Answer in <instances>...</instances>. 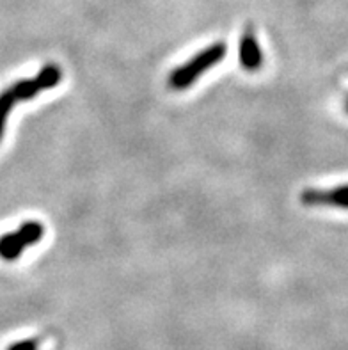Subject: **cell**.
<instances>
[{"instance_id": "1", "label": "cell", "mask_w": 348, "mask_h": 350, "mask_svg": "<svg viewBox=\"0 0 348 350\" xmlns=\"http://www.w3.org/2000/svg\"><path fill=\"white\" fill-rule=\"evenodd\" d=\"M226 52H228V46H226L224 41H217V43L198 52L190 61H187L185 64H181L169 73V88L174 89V91L189 89L203 73L219 64L226 57Z\"/></svg>"}, {"instance_id": "2", "label": "cell", "mask_w": 348, "mask_h": 350, "mask_svg": "<svg viewBox=\"0 0 348 350\" xmlns=\"http://www.w3.org/2000/svg\"><path fill=\"white\" fill-rule=\"evenodd\" d=\"M44 235V226L40 221H25L16 231L0 237V258L13 262L22 256L27 245L38 244Z\"/></svg>"}, {"instance_id": "3", "label": "cell", "mask_w": 348, "mask_h": 350, "mask_svg": "<svg viewBox=\"0 0 348 350\" xmlns=\"http://www.w3.org/2000/svg\"><path fill=\"white\" fill-rule=\"evenodd\" d=\"M62 80V70L53 64V62H49L44 64L38 75L34 79H22L14 82L13 85H9L13 96L16 98V102H27V100H32L36 98V94L41 93V91H46V89H53L55 85H59V82Z\"/></svg>"}, {"instance_id": "4", "label": "cell", "mask_w": 348, "mask_h": 350, "mask_svg": "<svg viewBox=\"0 0 348 350\" xmlns=\"http://www.w3.org/2000/svg\"><path fill=\"white\" fill-rule=\"evenodd\" d=\"M300 203L304 206H332L348 210V185L332 189H306L300 192Z\"/></svg>"}, {"instance_id": "5", "label": "cell", "mask_w": 348, "mask_h": 350, "mask_svg": "<svg viewBox=\"0 0 348 350\" xmlns=\"http://www.w3.org/2000/svg\"><path fill=\"white\" fill-rule=\"evenodd\" d=\"M238 61L245 71H258L263 66V52L251 25L240 36L238 41Z\"/></svg>"}, {"instance_id": "6", "label": "cell", "mask_w": 348, "mask_h": 350, "mask_svg": "<svg viewBox=\"0 0 348 350\" xmlns=\"http://www.w3.org/2000/svg\"><path fill=\"white\" fill-rule=\"evenodd\" d=\"M16 103H18L16 98L13 96V93H11V89L9 88L4 89V91L0 93V139H2V135H4L8 118Z\"/></svg>"}, {"instance_id": "7", "label": "cell", "mask_w": 348, "mask_h": 350, "mask_svg": "<svg viewBox=\"0 0 348 350\" xmlns=\"http://www.w3.org/2000/svg\"><path fill=\"white\" fill-rule=\"evenodd\" d=\"M40 349V342L31 338V340H23V342L13 343L8 350H38Z\"/></svg>"}, {"instance_id": "8", "label": "cell", "mask_w": 348, "mask_h": 350, "mask_svg": "<svg viewBox=\"0 0 348 350\" xmlns=\"http://www.w3.org/2000/svg\"><path fill=\"white\" fill-rule=\"evenodd\" d=\"M345 109H347V114H348V96H347V100H345Z\"/></svg>"}]
</instances>
